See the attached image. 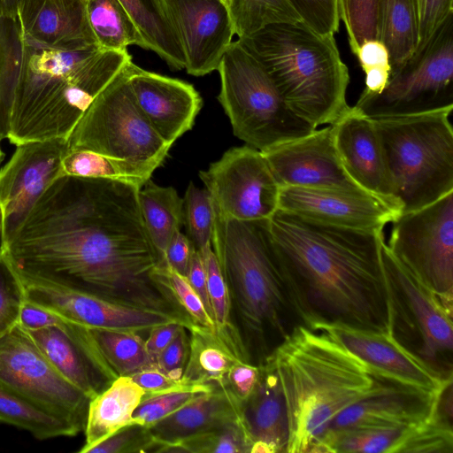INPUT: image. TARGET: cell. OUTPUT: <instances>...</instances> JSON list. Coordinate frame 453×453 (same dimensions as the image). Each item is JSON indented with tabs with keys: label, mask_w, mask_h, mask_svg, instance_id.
<instances>
[{
	"label": "cell",
	"mask_w": 453,
	"mask_h": 453,
	"mask_svg": "<svg viewBox=\"0 0 453 453\" xmlns=\"http://www.w3.org/2000/svg\"><path fill=\"white\" fill-rule=\"evenodd\" d=\"M139 189L115 180L59 176L0 248L26 284L192 321L154 277L160 258L144 226Z\"/></svg>",
	"instance_id": "6da1fadb"
},
{
	"label": "cell",
	"mask_w": 453,
	"mask_h": 453,
	"mask_svg": "<svg viewBox=\"0 0 453 453\" xmlns=\"http://www.w3.org/2000/svg\"><path fill=\"white\" fill-rule=\"evenodd\" d=\"M273 246L302 326L389 333L382 231L324 224L278 209Z\"/></svg>",
	"instance_id": "7a4b0ae2"
},
{
	"label": "cell",
	"mask_w": 453,
	"mask_h": 453,
	"mask_svg": "<svg viewBox=\"0 0 453 453\" xmlns=\"http://www.w3.org/2000/svg\"><path fill=\"white\" fill-rule=\"evenodd\" d=\"M131 59L127 50L98 46L61 50L24 38L7 138L16 146L56 138L67 141L92 101Z\"/></svg>",
	"instance_id": "3957f363"
},
{
	"label": "cell",
	"mask_w": 453,
	"mask_h": 453,
	"mask_svg": "<svg viewBox=\"0 0 453 453\" xmlns=\"http://www.w3.org/2000/svg\"><path fill=\"white\" fill-rule=\"evenodd\" d=\"M213 209L211 248L251 362L260 365L302 323L273 246L269 219L239 220Z\"/></svg>",
	"instance_id": "277c9868"
},
{
	"label": "cell",
	"mask_w": 453,
	"mask_h": 453,
	"mask_svg": "<svg viewBox=\"0 0 453 453\" xmlns=\"http://www.w3.org/2000/svg\"><path fill=\"white\" fill-rule=\"evenodd\" d=\"M286 402V452H311L334 417L361 398L373 379L366 365L326 334L298 326L267 358Z\"/></svg>",
	"instance_id": "5b68a950"
},
{
	"label": "cell",
	"mask_w": 453,
	"mask_h": 453,
	"mask_svg": "<svg viewBox=\"0 0 453 453\" xmlns=\"http://www.w3.org/2000/svg\"><path fill=\"white\" fill-rule=\"evenodd\" d=\"M239 40L265 67L288 107L316 128L334 125L349 110V70L334 35L299 21L271 24Z\"/></svg>",
	"instance_id": "8992f818"
},
{
	"label": "cell",
	"mask_w": 453,
	"mask_h": 453,
	"mask_svg": "<svg viewBox=\"0 0 453 453\" xmlns=\"http://www.w3.org/2000/svg\"><path fill=\"white\" fill-rule=\"evenodd\" d=\"M452 110L372 119L402 213L453 192Z\"/></svg>",
	"instance_id": "52a82bcc"
},
{
	"label": "cell",
	"mask_w": 453,
	"mask_h": 453,
	"mask_svg": "<svg viewBox=\"0 0 453 453\" xmlns=\"http://www.w3.org/2000/svg\"><path fill=\"white\" fill-rule=\"evenodd\" d=\"M217 70L218 100L234 134L247 145L265 151L317 129L288 107L265 67L239 39L227 47Z\"/></svg>",
	"instance_id": "ba28073f"
},
{
	"label": "cell",
	"mask_w": 453,
	"mask_h": 453,
	"mask_svg": "<svg viewBox=\"0 0 453 453\" xmlns=\"http://www.w3.org/2000/svg\"><path fill=\"white\" fill-rule=\"evenodd\" d=\"M130 61L81 117L67 138L68 149L91 150L154 172L172 146L157 134L136 104L128 81Z\"/></svg>",
	"instance_id": "9c48e42d"
},
{
	"label": "cell",
	"mask_w": 453,
	"mask_h": 453,
	"mask_svg": "<svg viewBox=\"0 0 453 453\" xmlns=\"http://www.w3.org/2000/svg\"><path fill=\"white\" fill-rule=\"evenodd\" d=\"M381 259L389 300L390 335L443 380L452 379V313L392 255L385 239Z\"/></svg>",
	"instance_id": "30bf717a"
},
{
	"label": "cell",
	"mask_w": 453,
	"mask_h": 453,
	"mask_svg": "<svg viewBox=\"0 0 453 453\" xmlns=\"http://www.w3.org/2000/svg\"><path fill=\"white\" fill-rule=\"evenodd\" d=\"M452 16L378 95L361 94L355 105L371 119L418 115L453 109Z\"/></svg>",
	"instance_id": "8fae6325"
},
{
	"label": "cell",
	"mask_w": 453,
	"mask_h": 453,
	"mask_svg": "<svg viewBox=\"0 0 453 453\" xmlns=\"http://www.w3.org/2000/svg\"><path fill=\"white\" fill-rule=\"evenodd\" d=\"M392 255L453 310V192L392 221Z\"/></svg>",
	"instance_id": "7c38bea8"
},
{
	"label": "cell",
	"mask_w": 453,
	"mask_h": 453,
	"mask_svg": "<svg viewBox=\"0 0 453 453\" xmlns=\"http://www.w3.org/2000/svg\"><path fill=\"white\" fill-rule=\"evenodd\" d=\"M0 381L80 432L84 430L90 398L55 368L19 324L0 337Z\"/></svg>",
	"instance_id": "4fadbf2b"
},
{
	"label": "cell",
	"mask_w": 453,
	"mask_h": 453,
	"mask_svg": "<svg viewBox=\"0 0 453 453\" xmlns=\"http://www.w3.org/2000/svg\"><path fill=\"white\" fill-rule=\"evenodd\" d=\"M200 178L213 206L227 217L265 219L278 210L281 187L263 153L250 145L231 148Z\"/></svg>",
	"instance_id": "5bb4252c"
},
{
	"label": "cell",
	"mask_w": 453,
	"mask_h": 453,
	"mask_svg": "<svg viewBox=\"0 0 453 453\" xmlns=\"http://www.w3.org/2000/svg\"><path fill=\"white\" fill-rule=\"evenodd\" d=\"M67 141L29 142L16 150L0 170V247L6 246L43 193L61 176Z\"/></svg>",
	"instance_id": "9a60e30c"
},
{
	"label": "cell",
	"mask_w": 453,
	"mask_h": 453,
	"mask_svg": "<svg viewBox=\"0 0 453 453\" xmlns=\"http://www.w3.org/2000/svg\"><path fill=\"white\" fill-rule=\"evenodd\" d=\"M371 373L372 388L339 412L326 431L414 426L435 414L443 388L429 390L375 372Z\"/></svg>",
	"instance_id": "2e32d148"
},
{
	"label": "cell",
	"mask_w": 453,
	"mask_h": 453,
	"mask_svg": "<svg viewBox=\"0 0 453 453\" xmlns=\"http://www.w3.org/2000/svg\"><path fill=\"white\" fill-rule=\"evenodd\" d=\"M24 284L28 301L88 329L140 333L172 322L180 323L188 330L195 325L176 315L125 304L88 293Z\"/></svg>",
	"instance_id": "e0dca14e"
},
{
	"label": "cell",
	"mask_w": 453,
	"mask_h": 453,
	"mask_svg": "<svg viewBox=\"0 0 453 453\" xmlns=\"http://www.w3.org/2000/svg\"><path fill=\"white\" fill-rule=\"evenodd\" d=\"M180 42L185 69L194 76L217 70L234 35L224 0H161Z\"/></svg>",
	"instance_id": "ac0fdd59"
},
{
	"label": "cell",
	"mask_w": 453,
	"mask_h": 453,
	"mask_svg": "<svg viewBox=\"0 0 453 453\" xmlns=\"http://www.w3.org/2000/svg\"><path fill=\"white\" fill-rule=\"evenodd\" d=\"M261 152L280 187L366 193L342 165L334 142L333 125Z\"/></svg>",
	"instance_id": "d6986e66"
},
{
	"label": "cell",
	"mask_w": 453,
	"mask_h": 453,
	"mask_svg": "<svg viewBox=\"0 0 453 453\" xmlns=\"http://www.w3.org/2000/svg\"><path fill=\"white\" fill-rule=\"evenodd\" d=\"M278 209L324 224L364 231H382L401 215L366 193L302 187H281Z\"/></svg>",
	"instance_id": "ffe728a7"
},
{
	"label": "cell",
	"mask_w": 453,
	"mask_h": 453,
	"mask_svg": "<svg viewBox=\"0 0 453 453\" xmlns=\"http://www.w3.org/2000/svg\"><path fill=\"white\" fill-rule=\"evenodd\" d=\"M26 331L55 368L89 398L116 379L88 328L60 317L51 326Z\"/></svg>",
	"instance_id": "44dd1931"
},
{
	"label": "cell",
	"mask_w": 453,
	"mask_h": 453,
	"mask_svg": "<svg viewBox=\"0 0 453 453\" xmlns=\"http://www.w3.org/2000/svg\"><path fill=\"white\" fill-rule=\"evenodd\" d=\"M128 81L140 110L166 143L172 146L192 128L203 101L191 84L146 71L132 60Z\"/></svg>",
	"instance_id": "7402d4cb"
},
{
	"label": "cell",
	"mask_w": 453,
	"mask_h": 453,
	"mask_svg": "<svg viewBox=\"0 0 453 453\" xmlns=\"http://www.w3.org/2000/svg\"><path fill=\"white\" fill-rule=\"evenodd\" d=\"M334 142L349 177L365 192L402 214L389 180L373 119L350 106L333 125Z\"/></svg>",
	"instance_id": "603a6c76"
},
{
	"label": "cell",
	"mask_w": 453,
	"mask_h": 453,
	"mask_svg": "<svg viewBox=\"0 0 453 453\" xmlns=\"http://www.w3.org/2000/svg\"><path fill=\"white\" fill-rule=\"evenodd\" d=\"M324 332L375 372L422 388L440 391L452 379L443 380L411 354L389 333L360 330L345 326H323Z\"/></svg>",
	"instance_id": "cb8c5ba5"
},
{
	"label": "cell",
	"mask_w": 453,
	"mask_h": 453,
	"mask_svg": "<svg viewBox=\"0 0 453 453\" xmlns=\"http://www.w3.org/2000/svg\"><path fill=\"white\" fill-rule=\"evenodd\" d=\"M18 18L25 39L61 50L97 46L86 0H19Z\"/></svg>",
	"instance_id": "d4e9b609"
},
{
	"label": "cell",
	"mask_w": 453,
	"mask_h": 453,
	"mask_svg": "<svg viewBox=\"0 0 453 453\" xmlns=\"http://www.w3.org/2000/svg\"><path fill=\"white\" fill-rule=\"evenodd\" d=\"M257 381L242 403V416L251 441L250 453L286 452L288 418L284 394L270 359L258 365Z\"/></svg>",
	"instance_id": "484cf974"
},
{
	"label": "cell",
	"mask_w": 453,
	"mask_h": 453,
	"mask_svg": "<svg viewBox=\"0 0 453 453\" xmlns=\"http://www.w3.org/2000/svg\"><path fill=\"white\" fill-rule=\"evenodd\" d=\"M188 331L189 355L182 375L188 382L220 387L234 365L251 362L242 332L232 321L213 327L195 324Z\"/></svg>",
	"instance_id": "4316f807"
},
{
	"label": "cell",
	"mask_w": 453,
	"mask_h": 453,
	"mask_svg": "<svg viewBox=\"0 0 453 453\" xmlns=\"http://www.w3.org/2000/svg\"><path fill=\"white\" fill-rule=\"evenodd\" d=\"M241 418L242 403L225 388L216 387L149 428L156 442L155 452L163 453L186 437Z\"/></svg>",
	"instance_id": "83f0119b"
},
{
	"label": "cell",
	"mask_w": 453,
	"mask_h": 453,
	"mask_svg": "<svg viewBox=\"0 0 453 453\" xmlns=\"http://www.w3.org/2000/svg\"><path fill=\"white\" fill-rule=\"evenodd\" d=\"M144 395V390L130 376H119L90 398L83 430L85 442L79 452L88 453L131 424L133 413Z\"/></svg>",
	"instance_id": "f1b7e54d"
},
{
	"label": "cell",
	"mask_w": 453,
	"mask_h": 453,
	"mask_svg": "<svg viewBox=\"0 0 453 453\" xmlns=\"http://www.w3.org/2000/svg\"><path fill=\"white\" fill-rule=\"evenodd\" d=\"M376 39L388 49L391 74L400 71L415 54L418 30L412 0H378Z\"/></svg>",
	"instance_id": "f546056e"
},
{
	"label": "cell",
	"mask_w": 453,
	"mask_h": 453,
	"mask_svg": "<svg viewBox=\"0 0 453 453\" xmlns=\"http://www.w3.org/2000/svg\"><path fill=\"white\" fill-rule=\"evenodd\" d=\"M139 206L149 237L160 261L184 219L183 199L172 187H160L148 180L138 193Z\"/></svg>",
	"instance_id": "4dcf8cb0"
},
{
	"label": "cell",
	"mask_w": 453,
	"mask_h": 453,
	"mask_svg": "<svg viewBox=\"0 0 453 453\" xmlns=\"http://www.w3.org/2000/svg\"><path fill=\"white\" fill-rule=\"evenodd\" d=\"M133 19L146 50L156 52L173 70L185 68V58L177 34L161 0H119Z\"/></svg>",
	"instance_id": "1f68e13d"
},
{
	"label": "cell",
	"mask_w": 453,
	"mask_h": 453,
	"mask_svg": "<svg viewBox=\"0 0 453 453\" xmlns=\"http://www.w3.org/2000/svg\"><path fill=\"white\" fill-rule=\"evenodd\" d=\"M86 11L101 50L126 51L130 45L146 49L139 29L119 0H86Z\"/></svg>",
	"instance_id": "d6a6232c"
},
{
	"label": "cell",
	"mask_w": 453,
	"mask_h": 453,
	"mask_svg": "<svg viewBox=\"0 0 453 453\" xmlns=\"http://www.w3.org/2000/svg\"><path fill=\"white\" fill-rule=\"evenodd\" d=\"M23 52L24 36L18 16L0 13V141L8 137Z\"/></svg>",
	"instance_id": "836d02e7"
},
{
	"label": "cell",
	"mask_w": 453,
	"mask_h": 453,
	"mask_svg": "<svg viewBox=\"0 0 453 453\" xmlns=\"http://www.w3.org/2000/svg\"><path fill=\"white\" fill-rule=\"evenodd\" d=\"M0 422L29 432L38 440L74 436L80 431L26 400L0 381Z\"/></svg>",
	"instance_id": "e575fe53"
},
{
	"label": "cell",
	"mask_w": 453,
	"mask_h": 453,
	"mask_svg": "<svg viewBox=\"0 0 453 453\" xmlns=\"http://www.w3.org/2000/svg\"><path fill=\"white\" fill-rule=\"evenodd\" d=\"M411 427L327 430L311 452L400 453Z\"/></svg>",
	"instance_id": "d590c367"
},
{
	"label": "cell",
	"mask_w": 453,
	"mask_h": 453,
	"mask_svg": "<svg viewBox=\"0 0 453 453\" xmlns=\"http://www.w3.org/2000/svg\"><path fill=\"white\" fill-rule=\"evenodd\" d=\"M153 173L149 168L127 160L88 150L68 149L61 161L62 175L110 179L132 183L140 188L150 179Z\"/></svg>",
	"instance_id": "8d00e7d4"
},
{
	"label": "cell",
	"mask_w": 453,
	"mask_h": 453,
	"mask_svg": "<svg viewBox=\"0 0 453 453\" xmlns=\"http://www.w3.org/2000/svg\"><path fill=\"white\" fill-rule=\"evenodd\" d=\"M89 332L103 360L116 378L131 376L156 363L138 332L104 329H89Z\"/></svg>",
	"instance_id": "74e56055"
},
{
	"label": "cell",
	"mask_w": 453,
	"mask_h": 453,
	"mask_svg": "<svg viewBox=\"0 0 453 453\" xmlns=\"http://www.w3.org/2000/svg\"><path fill=\"white\" fill-rule=\"evenodd\" d=\"M226 6L238 38L271 24L302 21L288 0H228Z\"/></svg>",
	"instance_id": "f35d334b"
},
{
	"label": "cell",
	"mask_w": 453,
	"mask_h": 453,
	"mask_svg": "<svg viewBox=\"0 0 453 453\" xmlns=\"http://www.w3.org/2000/svg\"><path fill=\"white\" fill-rule=\"evenodd\" d=\"M251 444L241 418L186 437L163 453H250Z\"/></svg>",
	"instance_id": "ab89813d"
},
{
	"label": "cell",
	"mask_w": 453,
	"mask_h": 453,
	"mask_svg": "<svg viewBox=\"0 0 453 453\" xmlns=\"http://www.w3.org/2000/svg\"><path fill=\"white\" fill-rule=\"evenodd\" d=\"M184 220L194 248L202 252L211 247L214 209L210 193L190 182L183 199Z\"/></svg>",
	"instance_id": "60d3db41"
},
{
	"label": "cell",
	"mask_w": 453,
	"mask_h": 453,
	"mask_svg": "<svg viewBox=\"0 0 453 453\" xmlns=\"http://www.w3.org/2000/svg\"><path fill=\"white\" fill-rule=\"evenodd\" d=\"M154 277L170 293L176 304L195 324L208 327L215 326L213 319L187 277L173 269L166 260L159 262Z\"/></svg>",
	"instance_id": "b9f144b4"
},
{
	"label": "cell",
	"mask_w": 453,
	"mask_h": 453,
	"mask_svg": "<svg viewBox=\"0 0 453 453\" xmlns=\"http://www.w3.org/2000/svg\"><path fill=\"white\" fill-rule=\"evenodd\" d=\"M378 0H337L339 19L343 23L353 54L368 40L376 39Z\"/></svg>",
	"instance_id": "7bdbcfd3"
},
{
	"label": "cell",
	"mask_w": 453,
	"mask_h": 453,
	"mask_svg": "<svg viewBox=\"0 0 453 453\" xmlns=\"http://www.w3.org/2000/svg\"><path fill=\"white\" fill-rule=\"evenodd\" d=\"M25 284L0 248V337L19 323Z\"/></svg>",
	"instance_id": "ee69618b"
},
{
	"label": "cell",
	"mask_w": 453,
	"mask_h": 453,
	"mask_svg": "<svg viewBox=\"0 0 453 453\" xmlns=\"http://www.w3.org/2000/svg\"><path fill=\"white\" fill-rule=\"evenodd\" d=\"M202 393L204 392L183 390L160 395H144L133 413L131 424L150 427L189 403Z\"/></svg>",
	"instance_id": "f6af8a7d"
},
{
	"label": "cell",
	"mask_w": 453,
	"mask_h": 453,
	"mask_svg": "<svg viewBox=\"0 0 453 453\" xmlns=\"http://www.w3.org/2000/svg\"><path fill=\"white\" fill-rule=\"evenodd\" d=\"M206 274V285L216 326H224L231 321L232 302L229 289L219 260L211 247L200 252Z\"/></svg>",
	"instance_id": "bcb514c9"
},
{
	"label": "cell",
	"mask_w": 453,
	"mask_h": 453,
	"mask_svg": "<svg viewBox=\"0 0 453 453\" xmlns=\"http://www.w3.org/2000/svg\"><path fill=\"white\" fill-rule=\"evenodd\" d=\"M156 442L149 427L129 424L90 449L88 453L155 452Z\"/></svg>",
	"instance_id": "7dc6e473"
},
{
	"label": "cell",
	"mask_w": 453,
	"mask_h": 453,
	"mask_svg": "<svg viewBox=\"0 0 453 453\" xmlns=\"http://www.w3.org/2000/svg\"><path fill=\"white\" fill-rule=\"evenodd\" d=\"M302 21L321 35H334L339 28L337 0H288Z\"/></svg>",
	"instance_id": "c3c4849f"
},
{
	"label": "cell",
	"mask_w": 453,
	"mask_h": 453,
	"mask_svg": "<svg viewBox=\"0 0 453 453\" xmlns=\"http://www.w3.org/2000/svg\"><path fill=\"white\" fill-rule=\"evenodd\" d=\"M418 30V45L415 55L420 52L439 28L452 16L453 0H412Z\"/></svg>",
	"instance_id": "681fc988"
},
{
	"label": "cell",
	"mask_w": 453,
	"mask_h": 453,
	"mask_svg": "<svg viewBox=\"0 0 453 453\" xmlns=\"http://www.w3.org/2000/svg\"><path fill=\"white\" fill-rule=\"evenodd\" d=\"M130 377L147 395L183 390L209 392L216 388L213 385L190 383L182 378L180 380L171 378L161 372L156 363L139 370Z\"/></svg>",
	"instance_id": "f907efd6"
},
{
	"label": "cell",
	"mask_w": 453,
	"mask_h": 453,
	"mask_svg": "<svg viewBox=\"0 0 453 453\" xmlns=\"http://www.w3.org/2000/svg\"><path fill=\"white\" fill-rule=\"evenodd\" d=\"M183 327L173 341L157 357L156 365L167 376L180 380L184 373L189 355V336Z\"/></svg>",
	"instance_id": "816d5d0a"
},
{
	"label": "cell",
	"mask_w": 453,
	"mask_h": 453,
	"mask_svg": "<svg viewBox=\"0 0 453 453\" xmlns=\"http://www.w3.org/2000/svg\"><path fill=\"white\" fill-rule=\"evenodd\" d=\"M259 375V366L250 361H240L226 374L220 387L225 388L241 403L252 392Z\"/></svg>",
	"instance_id": "f5cc1de1"
},
{
	"label": "cell",
	"mask_w": 453,
	"mask_h": 453,
	"mask_svg": "<svg viewBox=\"0 0 453 453\" xmlns=\"http://www.w3.org/2000/svg\"><path fill=\"white\" fill-rule=\"evenodd\" d=\"M193 249L194 246L188 237L179 230L173 234L167 246L165 260L173 269L187 276Z\"/></svg>",
	"instance_id": "db71d44e"
},
{
	"label": "cell",
	"mask_w": 453,
	"mask_h": 453,
	"mask_svg": "<svg viewBox=\"0 0 453 453\" xmlns=\"http://www.w3.org/2000/svg\"><path fill=\"white\" fill-rule=\"evenodd\" d=\"M356 56L364 73L372 68H384L391 72L388 49L377 39L363 42Z\"/></svg>",
	"instance_id": "11a10c76"
},
{
	"label": "cell",
	"mask_w": 453,
	"mask_h": 453,
	"mask_svg": "<svg viewBox=\"0 0 453 453\" xmlns=\"http://www.w3.org/2000/svg\"><path fill=\"white\" fill-rule=\"evenodd\" d=\"M59 318V315L26 298L18 324L25 330H36L55 324Z\"/></svg>",
	"instance_id": "9f6ffc18"
},
{
	"label": "cell",
	"mask_w": 453,
	"mask_h": 453,
	"mask_svg": "<svg viewBox=\"0 0 453 453\" xmlns=\"http://www.w3.org/2000/svg\"><path fill=\"white\" fill-rule=\"evenodd\" d=\"M187 279L190 285L202 300L207 312L213 319L211 305L206 285L205 268L202 256L195 248L192 250L191 257L187 273ZM214 321V320H213Z\"/></svg>",
	"instance_id": "6f0895ef"
},
{
	"label": "cell",
	"mask_w": 453,
	"mask_h": 453,
	"mask_svg": "<svg viewBox=\"0 0 453 453\" xmlns=\"http://www.w3.org/2000/svg\"><path fill=\"white\" fill-rule=\"evenodd\" d=\"M183 327L185 326L180 323L172 322L150 330L145 345L155 362L157 355L173 341Z\"/></svg>",
	"instance_id": "680465c9"
},
{
	"label": "cell",
	"mask_w": 453,
	"mask_h": 453,
	"mask_svg": "<svg viewBox=\"0 0 453 453\" xmlns=\"http://www.w3.org/2000/svg\"><path fill=\"white\" fill-rule=\"evenodd\" d=\"M19 3V0H0V13L18 16Z\"/></svg>",
	"instance_id": "91938a15"
},
{
	"label": "cell",
	"mask_w": 453,
	"mask_h": 453,
	"mask_svg": "<svg viewBox=\"0 0 453 453\" xmlns=\"http://www.w3.org/2000/svg\"><path fill=\"white\" fill-rule=\"evenodd\" d=\"M2 157H3V153H2V150H1V148H0V162L2 160Z\"/></svg>",
	"instance_id": "94428289"
},
{
	"label": "cell",
	"mask_w": 453,
	"mask_h": 453,
	"mask_svg": "<svg viewBox=\"0 0 453 453\" xmlns=\"http://www.w3.org/2000/svg\"><path fill=\"white\" fill-rule=\"evenodd\" d=\"M224 1H225V3L226 4L228 0H224Z\"/></svg>",
	"instance_id": "6125c7cd"
}]
</instances>
